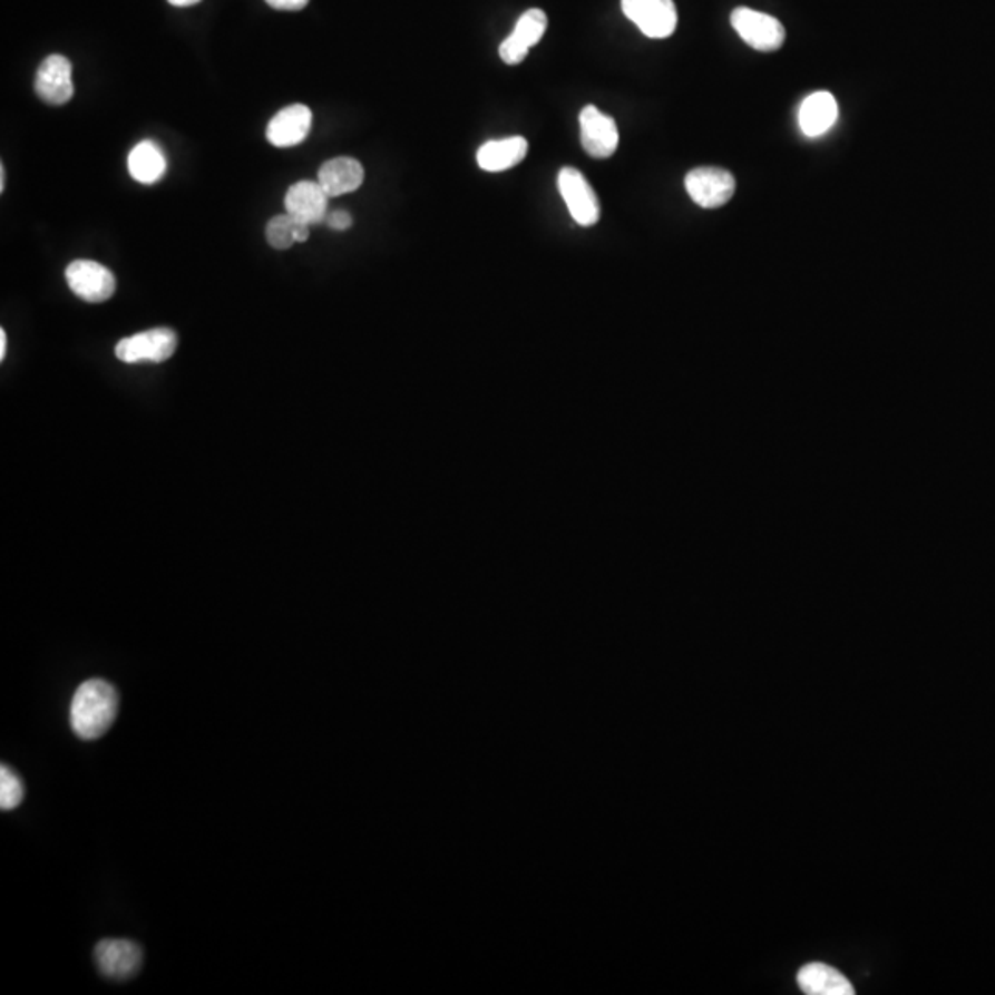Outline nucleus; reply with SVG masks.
Returning <instances> with one entry per match:
<instances>
[{"label":"nucleus","instance_id":"f257e3e1","mask_svg":"<svg viewBox=\"0 0 995 995\" xmlns=\"http://www.w3.org/2000/svg\"><path fill=\"white\" fill-rule=\"evenodd\" d=\"M117 713V687L104 679H91L76 690L70 701V729L81 740H98L111 729Z\"/></svg>","mask_w":995,"mask_h":995},{"label":"nucleus","instance_id":"f03ea898","mask_svg":"<svg viewBox=\"0 0 995 995\" xmlns=\"http://www.w3.org/2000/svg\"><path fill=\"white\" fill-rule=\"evenodd\" d=\"M730 22L749 47L760 52H774L786 43V28L777 17L751 8H735Z\"/></svg>","mask_w":995,"mask_h":995},{"label":"nucleus","instance_id":"7ed1b4c3","mask_svg":"<svg viewBox=\"0 0 995 995\" xmlns=\"http://www.w3.org/2000/svg\"><path fill=\"white\" fill-rule=\"evenodd\" d=\"M177 334L172 329H152L118 341L115 354L124 363H163L174 357Z\"/></svg>","mask_w":995,"mask_h":995},{"label":"nucleus","instance_id":"20e7f679","mask_svg":"<svg viewBox=\"0 0 995 995\" xmlns=\"http://www.w3.org/2000/svg\"><path fill=\"white\" fill-rule=\"evenodd\" d=\"M628 21L650 39L670 38L676 30V6L673 0H622Z\"/></svg>","mask_w":995,"mask_h":995},{"label":"nucleus","instance_id":"39448f33","mask_svg":"<svg viewBox=\"0 0 995 995\" xmlns=\"http://www.w3.org/2000/svg\"><path fill=\"white\" fill-rule=\"evenodd\" d=\"M65 279L75 295L84 299L86 303H106L117 290V281L111 270L95 261L70 262L65 270Z\"/></svg>","mask_w":995,"mask_h":995},{"label":"nucleus","instance_id":"423d86ee","mask_svg":"<svg viewBox=\"0 0 995 995\" xmlns=\"http://www.w3.org/2000/svg\"><path fill=\"white\" fill-rule=\"evenodd\" d=\"M559 192L565 199L575 224L592 227L602 218V207L596 192L577 168L566 166L559 172Z\"/></svg>","mask_w":995,"mask_h":995},{"label":"nucleus","instance_id":"0eeeda50","mask_svg":"<svg viewBox=\"0 0 995 995\" xmlns=\"http://www.w3.org/2000/svg\"><path fill=\"white\" fill-rule=\"evenodd\" d=\"M686 192L699 207L719 208L732 199L735 192V179L724 168L701 166L686 176Z\"/></svg>","mask_w":995,"mask_h":995},{"label":"nucleus","instance_id":"6e6552de","mask_svg":"<svg viewBox=\"0 0 995 995\" xmlns=\"http://www.w3.org/2000/svg\"><path fill=\"white\" fill-rule=\"evenodd\" d=\"M33 89L39 100L48 106H64L75 96L72 65L61 53H52L41 61L36 72Z\"/></svg>","mask_w":995,"mask_h":995},{"label":"nucleus","instance_id":"1a4fd4ad","mask_svg":"<svg viewBox=\"0 0 995 995\" xmlns=\"http://www.w3.org/2000/svg\"><path fill=\"white\" fill-rule=\"evenodd\" d=\"M581 144L594 159H608L616 154L620 134L614 118L599 111L596 106L583 107L579 115Z\"/></svg>","mask_w":995,"mask_h":995},{"label":"nucleus","instance_id":"9d476101","mask_svg":"<svg viewBox=\"0 0 995 995\" xmlns=\"http://www.w3.org/2000/svg\"><path fill=\"white\" fill-rule=\"evenodd\" d=\"M96 966L109 979H129L143 966V949L131 940L107 938L95 948Z\"/></svg>","mask_w":995,"mask_h":995},{"label":"nucleus","instance_id":"9b49d317","mask_svg":"<svg viewBox=\"0 0 995 995\" xmlns=\"http://www.w3.org/2000/svg\"><path fill=\"white\" fill-rule=\"evenodd\" d=\"M312 111L309 106L293 104L284 107L270 120L266 137L275 148H292L303 143L312 129Z\"/></svg>","mask_w":995,"mask_h":995},{"label":"nucleus","instance_id":"f8f14e48","mask_svg":"<svg viewBox=\"0 0 995 995\" xmlns=\"http://www.w3.org/2000/svg\"><path fill=\"white\" fill-rule=\"evenodd\" d=\"M329 194L320 183L299 182L287 188L284 196L286 213L304 224L315 225L325 222L329 216Z\"/></svg>","mask_w":995,"mask_h":995},{"label":"nucleus","instance_id":"ddd939ff","mask_svg":"<svg viewBox=\"0 0 995 995\" xmlns=\"http://www.w3.org/2000/svg\"><path fill=\"white\" fill-rule=\"evenodd\" d=\"M365 179V170L362 163L352 157H335V159L326 160L318 172V183L329 197L343 196L351 194L362 187Z\"/></svg>","mask_w":995,"mask_h":995},{"label":"nucleus","instance_id":"4468645a","mask_svg":"<svg viewBox=\"0 0 995 995\" xmlns=\"http://www.w3.org/2000/svg\"><path fill=\"white\" fill-rule=\"evenodd\" d=\"M837 118H839V106L830 92H813L800 106V129L811 139L828 134L836 126Z\"/></svg>","mask_w":995,"mask_h":995},{"label":"nucleus","instance_id":"2eb2a0df","mask_svg":"<svg viewBox=\"0 0 995 995\" xmlns=\"http://www.w3.org/2000/svg\"><path fill=\"white\" fill-rule=\"evenodd\" d=\"M529 144L524 137L490 140L478 149V165L485 172H506L526 159Z\"/></svg>","mask_w":995,"mask_h":995},{"label":"nucleus","instance_id":"dca6fc26","mask_svg":"<svg viewBox=\"0 0 995 995\" xmlns=\"http://www.w3.org/2000/svg\"><path fill=\"white\" fill-rule=\"evenodd\" d=\"M799 986L809 995H852V983L828 964L811 963L800 969Z\"/></svg>","mask_w":995,"mask_h":995},{"label":"nucleus","instance_id":"f3484780","mask_svg":"<svg viewBox=\"0 0 995 995\" xmlns=\"http://www.w3.org/2000/svg\"><path fill=\"white\" fill-rule=\"evenodd\" d=\"M166 168H168V160H166L163 149L152 140H143L129 152V176L134 177L137 183L154 185L165 176Z\"/></svg>","mask_w":995,"mask_h":995},{"label":"nucleus","instance_id":"a211bd4d","mask_svg":"<svg viewBox=\"0 0 995 995\" xmlns=\"http://www.w3.org/2000/svg\"><path fill=\"white\" fill-rule=\"evenodd\" d=\"M310 236V225L293 218L292 214H279L270 220L266 225L267 244L273 250H290L297 242H306Z\"/></svg>","mask_w":995,"mask_h":995},{"label":"nucleus","instance_id":"6ab92c4d","mask_svg":"<svg viewBox=\"0 0 995 995\" xmlns=\"http://www.w3.org/2000/svg\"><path fill=\"white\" fill-rule=\"evenodd\" d=\"M546 28H548V16L543 10H538V8H531V10H527L518 19L517 27L513 30V36H517L521 43L531 48L544 38Z\"/></svg>","mask_w":995,"mask_h":995},{"label":"nucleus","instance_id":"aec40b11","mask_svg":"<svg viewBox=\"0 0 995 995\" xmlns=\"http://www.w3.org/2000/svg\"><path fill=\"white\" fill-rule=\"evenodd\" d=\"M25 799V786L21 778L11 771L10 767H0V808L10 811L21 804Z\"/></svg>","mask_w":995,"mask_h":995},{"label":"nucleus","instance_id":"412c9836","mask_svg":"<svg viewBox=\"0 0 995 995\" xmlns=\"http://www.w3.org/2000/svg\"><path fill=\"white\" fill-rule=\"evenodd\" d=\"M527 53H529V47L521 43L520 39L517 36H513V33L500 45V58L504 59V64H521L527 58Z\"/></svg>","mask_w":995,"mask_h":995},{"label":"nucleus","instance_id":"4be33fe9","mask_svg":"<svg viewBox=\"0 0 995 995\" xmlns=\"http://www.w3.org/2000/svg\"><path fill=\"white\" fill-rule=\"evenodd\" d=\"M329 227L334 231H347L351 230L352 218L351 214L345 213V211H332L329 213L325 220Z\"/></svg>","mask_w":995,"mask_h":995},{"label":"nucleus","instance_id":"5701e85b","mask_svg":"<svg viewBox=\"0 0 995 995\" xmlns=\"http://www.w3.org/2000/svg\"><path fill=\"white\" fill-rule=\"evenodd\" d=\"M273 10L299 11L309 4L310 0H266Z\"/></svg>","mask_w":995,"mask_h":995},{"label":"nucleus","instance_id":"b1692460","mask_svg":"<svg viewBox=\"0 0 995 995\" xmlns=\"http://www.w3.org/2000/svg\"><path fill=\"white\" fill-rule=\"evenodd\" d=\"M6 351H8V335H6L4 329L0 331V360H4Z\"/></svg>","mask_w":995,"mask_h":995},{"label":"nucleus","instance_id":"393cba45","mask_svg":"<svg viewBox=\"0 0 995 995\" xmlns=\"http://www.w3.org/2000/svg\"><path fill=\"white\" fill-rule=\"evenodd\" d=\"M172 6H177V8H187V6L199 4L202 0H168Z\"/></svg>","mask_w":995,"mask_h":995},{"label":"nucleus","instance_id":"a878e982","mask_svg":"<svg viewBox=\"0 0 995 995\" xmlns=\"http://www.w3.org/2000/svg\"><path fill=\"white\" fill-rule=\"evenodd\" d=\"M6 188V168L4 165H0V192H4Z\"/></svg>","mask_w":995,"mask_h":995}]
</instances>
